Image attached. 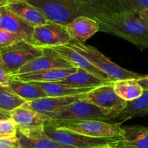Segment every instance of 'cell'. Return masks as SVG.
Listing matches in <instances>:
<instances>
[{
    "label": "cell",
    "instance_id": "cell-1",
    "mask_svg": "<svg viewBox=\"0 0 148 148\" xmlns=\"http://www.w3.org/2000/svg\"><path fill=\"white\" fill-rule=\"evenodd\" d=\"M37 8L48 21L67 25L80 16L95 19L113 13L102 0H24Z\"/></svg>",
    "mask_w": 148,
    "mask_h": 148
},
{
    "label": "cell",
    "instance_id": "cell-2",
    "mask_svg": "<svg viewBox=\"0 0 148 148\" xmlns=\"http://www.w3.org/2000/svg\"><path fill=\"white\" fill-rule=\"evenodd\" d=\"M100 31L123 38L140 51L148 49V27L138 17L137 13L113 12L94 19Z\"/></svg>",
    "mask_w": 148,
    "mask_h": 148
},
{
    "label": "cell",
    "instance_id": "cell-3",
    "mask_svg": "<svg viewBox=\"0 0 148 148\" xmlns=\"http://www.w3.org/2000/svg\"><path fill=\"white\" fill-rule=\"evenodd\" d=\"M120 113L100 108L90 103L80 99L67 106L59 112L44 116L46 121L53 122H76V121L97 120H114Z\"/></svg>",
    "mask_w": 148,
    "mask_h": 148
},
{
    "label": "cell",
    "instance_id": "cell-4",
    "mask_svg": "<svg viewBox=\"0 0 148 148\" xmlns=\"http://www.w3.org/2000/svg\"><path fill=\"white\" fill-rule=\"evenodd\" d=\"M68 46L84 56L93 66L107 75L113 82L126 79H139L145 76L120 67L98 49L89 45L71 41Z\"/></svg>",
    "mask_w": 148,
    "mask_h": 148
},
{
    "label": "cell",
    "instance_id": "cell-5",
    "mask_svg": "<svg viewBox=\"0 0 148 148\" xmlns=\"http://www.w3.org/2000/svg\"><path fill=\"white\" fill-rule=\"evenodd\" d=\"M45 134L61 145L72 148H97L104 146H117L120 138H95L82 135L68 130H59L51 121H46Z\"/></svg>",
    "mask_w": 148,
    "mask_h": 148
},
{
    "label": "cell",
    "instance_id": "cell-6",
    "mask_svg": "<svg viewBox=\"0 0 148 148\" xmlns=\"http://www.w3.org/2000/svg\"><path fill=\"white\" fill-rule=\"evenodd\" d=\"M51 122L59 130H68L95 138H120L123 133L120 124L104 121L89 120L76 122Z\"/></svg>",
    "mask_w": 148,
    "mask_h": 148
},
{
    "label": "cell",
    "instance_id": "cell-7",
    "mask_svg": "<svg viewBox=\"0 0 148 148\" xmlns=\"http://www.w3.org/2000/svg\"><path fill=\"white\" fill-rule=\"evenodd\" d=\"M43 53L44 48L23 40L0 50V57L7 70L12 76L26 64Z\"/></svg>",
    "mask_w": 148,
    "mask_h": 148
},
{
    "label": "cell",
    "instance_id": "cell-8",
    "mask_svg": "<svg viewBox=\"0 0 148 148\" xmlns=\"http://www.w3.org/2000/svg\"><path fill=\"white\" fill-rule=\"evenodd\" d=\"M10 119L15 124L17 133L25 137H33L44 133V116L23 104L10 111Z\"/></svg>",
    "mask_w": 148,
    "mask_h": 148
},
{
    "label": "cell",
    "instance_id": "cell-9",
    "mask_svg": "<svg viewBox=\"0 0 148 148\" xmlns=\"http://www.w3.org/2000/svg\"><path fill=\"white\" fill-rule=\"evenodd\" d=\"M72 40L65 26L49 22L34 27L31 43L41 48H54L68 45Z\"/></svg>",
    "mask_w": 148,
    "mask_h": 148
},
{
    "label": "cell",
    "instance_id": "cell-10",
    "mask_svg": "<svg viewBox=\"0 0 148 148\" xmlns=\"http://www.w3.org/2000/svg\"><path fill=\"white\" fill-rule=\"evenodd\" d=\"M113 83V82L93 88L84 95L82 100L100 108L120 113L126 106L127 102L116 95Z\"/></svg>",
    "mask_w": 148,
    "mask_h": 148
},
{
    "label": "cell",
    "instance_id": "cell-11",
    "mask_svg": "<svg viewBox=\"0 0 148 148\" xmlns=\"http://www.w3.org/2000/svg\"><path fill=\"white\" fill-rule=\"evenodd\" d=\"M71 67L75 66L62 58L52 48H44V53L42 56L28 62L13 75L40 72L47 69H66Z\"/></svg>",
    "mask_w": 148,
    "mask_h": 148
},
{
    "label": "cell",
    "instance_id": "cell-12",
    "mask_svg": "<svg viewBox=\"0 0 148 148\" xmlns=\"http://www.w3.org/2000/svg\"><path fill=\"white\" fill-rule=\"evenodd\" d=\"M85 94L65 97H46L28 101L24 103V106L44 116H47L54 113L59 112L73 103L82 99Z\"/></svg>",
    "mask_w": 148,
    "mask_h": 148
},
{
    "label": "cell",
    "instance_id": "cell-13",
    "mask_svg": "<svg viewBox=\"0 0 148 148\" xmlns=\"http://www.w3.org/2000/svg\"><path fill=\"white\" fill-rule=\"evenodd\" d=\"M0 27L18 35L23 40L31 43L34 27L7 7H0Z\"/></svg>",
    "mask_w": 148,
    "mask_h": 148
},
{
    "label": "cell",
    "instance_id": "cell-14",
    "mask_svg": "<svg viewBox=\"0 0 148 148\" xmlns=\"http://www.w3.org/2000/svg\"><path fill=\"white\" fill-rule=\"evenodd\" d=\"M72 40L84 43L86 40L100 31V26L96 20L86 16H80L65 25Z\"/></svg>",
    "mask_w": 148,
    "mask_h": 148
},
{
    "label": "cell",
    "instance_id": "cell-15",
    "mask_svg": "<svg viewBox=\"0 0 148 148\" xmlns=\"http://www.w3.org/2000/svg\"><path fill=\"white\" fill-rule=\"evenodd\" d=\"M52 49L75 67L83 69L106 82H113V81L107 75L93 66L84 56L71 49L68 45L57 46Z\"/></svg>",
    "mask_w": 148,
    "mask_h": 148
},
{
    "label": "cell",
    "instance_id": "cell-16",
    "mask_svg": "<svg viewBox=\"0 0 148 148\" xmlns=\"http://www.w3.org/2000/svg\"><path fill=\"white\" fill-rule=\"evenodd\" d=\"M76 67L66 69H52L40 72H30L23 75H13L12 78L24 82H59L76 72Z\"/></svg>",
    "mask_w": 148,
    "mask_h": 148
},
{
    "label": "cell",
    "instance_id": "cell-17",
    "mask_svg": "<svg viewBox=\"0 0 148 148\" xmlns=\"http://www.w3.org/2000/svg\"><path fill=\"white\" fill-rule=\"evenodd\" d=\"M116 147L118 148H148V127L125 126Z\"/></svg>",
    "mask_w": 148,
    "mask_h": 148
},
{
    "label": "cell",
    "instance_id": "cell-18",
    "mask_svg": "<svg viewBox=\"0 0 148 148\" xmlns=\"http://www.w3.org/2000/svg\"><path fill=\"white\" fill-rule=\"evenodd\" d=\"M7 7L33 27L49 23L47 19L37 8L24 0H17L7 6Z\"/></svg>",
    "mask_w": 148,
    "mask_h": 148
},
{
    "label": "cell",
    "instance_id": "cell-19",
    "mask_svg": "<svg viewBox=\"0 0 148 148\" xmlns=\"http://www.w3.org/2000/svg\"><path fill=\"white\" fill-rule=\"evenodd\" d=\"M148 116V90H144L139 98L127 102L126 106L114 120L118 124L136 117Z\"/></svg>",
    "mask_w": 148,
    "mask_h": 148
},
{
    "label": "cell",
    "instance_id": "cell-20",
    "mask_svg": "<svg viewBox=\"0 0 148 148\" xmlns=\"http://www.w3.org/2000/svg\"><path fill=\"white\" fill-rule=\"evenodd\" d=\"M57 82L78 88H94L104 84L110 83L78 68L76 72Z\"/></svg>",
    "mask_w": 148,
    "mask_h": 148
},
{
    "label": "cell",
    "instance_id": "cell-21",
    "mask_svg": "<svg viewBox=\"0 0 148 148\" xmlns=\"http://www.w3.org/2000/svg\"><path fill=\"white\" fill-rule=\"evenodd\" d=\"M15 95L28 101L46 98L47 95L33 82H24L12 78L7 85Z\"/></svg>",
    "mask_w": 148,
    "mask_h": 148
},
{
    "label": "cell",
    "instance_id": "cell-22",
    "mask_svg": "<svg viewBox=\"0 0 148 148\" xmlns=\"http://www.w3.org/2000/svg\"><path fill=\"white\" fill-rule=\"evenodd\" d=\"M39 86L48 97H65L81 95L89 92L93 88H78L57 82H33Z\"/></svg>",
    "mask_w": 148,
    "mask_h": 148
},
{
    "label": "cell",
    "instance_id": "cell-23",
    "mask_svg": "<svg viewBox=\"0 0 148 148\" xmlns=\"http://www.w3.org/2000/svg\"><path fill=\"white\" fill-rule=\"evenodd\" d=\"M113 89L116 95L126 102L139 98L144 92L137 79H126L114 81Z\"/></svg>",
    "mask_w": 148,
    "mask_h": 148
},
{
    "label": "cell",
    "instance_id": "cell-24",
    "mask_svg": "<svg viewBox=\"0 0 148 148\" xmlns=\"http://www.w3.org/2000/svg\"><path fill=\"white\" fill-rule=\"evenodd\" d=\"M17 138L20 148H72L52 140L45 134V132L33 137H25L17 133Z\"/></svg>",
    "mask_w": 148,
    "mask_h": 148
},
{
    "label": "cell",
    "instance_id": "cell-25",
    "mask_svg": "<svg viewBox=\"0 0 148 148\" xmlns=\"http://www.w3.org/2000/svg\"><path fill=\"white\" fill-rule=\"evenodd\" d=\"M113 12L138 13L148 9V0H102Z\"/></svg>",
    "mask_w": 148,
    "mask_h": 148
},
{
    "label": "cell",
    "instance_id": "cell-26",
    "mask_svg": "<svg viewBox=\"0 0 148 148\" xmlns=\"http://www.w3.org/2000/svg\"><path fill=\"white\" fill-rule=\"evenodd\" d=\"M26 102L15 95L7 86H0V108L11 111Z\"/></svg>",
    "mask_w": 148,
    "mask_h": 148
},
{
    "label": "cell",
    "instance_id": "cell-27",
    "mask_svg": "<svg viewBox=\"0 0 148 148\" xmlns=\"http://www.w3.org/2000/svg\"><path fill=\"white\" fill-rule=\"evenodd\" d=\"M17 128L11 119L0 120V139L17 137Z\"/></svg>",
    "mask_w": 148,
    "mask_h": 148
},
{
    "label": "cell",
    "instance_id": "cell-28",
    "mask_svg": "<svg viewBox=\"0 0 148 148\" xmlns=\"http://www.w3.org/2000/svg\"><path fill=\"white\" fill-rule=\"evenodd\" d=\"M23 40L20 36L0 27V50Z\"/></svg>",
    "mask_w": 148,
    "mask_h": 148
},
{
    "label": "cell",
    "instance_id": "cell-29",
    "mask_svg": "<svg viewBox=\"0 0 148 148\" xmlns=\"http://www.w3.org/2000/svg\"><path fill=\"white\" fill-rule=\"evenodd\" d=\"M12 79V75L4 66L0 57V86H7Z\"/></svg>",
    "mask_w": 148,
    "mask_h": 148
},
{
    "label": "cell",
    "instance_id": "cell-30",
    "mask_svg": "<svg viewBox=\"0 0 148 148\" xmlns=\"http://www.w3.org/2000/svg\"><path fill=\"white\" fill-rule=\"evenodd\" d=\"M0 148H20L17 137L14 138L0 139Z\"/></svg>",
    "mask_w": 148,
    "mask_h": 148
},
{
    "label": "cell",
    "instance_id": "cell-31",
    "mask_svg": "<svg viewBox=\"0 0 148 148\" xmlns=\"http://www.w3.org/2000/svg\"><path fill=\"white\" fill-rule=\"evenodd\" d=\"M137 14L142 23L148 27V9H145V10L139 12Z\"/></svg>",
    "mask_w": 148,
    "mask_h": 148
},
{
    "label": "cell",
    "instance_id": "cell-32",
    "mask_svg": "<svg viewBox=\"0 0 148 148\" xmlns=\"http://www.w3.org/2000/svg\"><path fill=\"white\" fill-rule=\"evenodd\" d=\"M137 81L144 90H148V76L145 75L143 77L137 79Z\"/></svg>",
    "mask_w": 148,
    "mask_h": 148
},
{
    "label": "cell",
    "instance_id": "cell-33",
    "mask_svg": "<svg viewBox=\"0 0 148 148\" xmlns=\"http://www.w3.org/2000/svg\"><path fill=\"white\" fill-rule=\"evenodd\" d=\"M8 119H10V111L0 108V120Z\"/></svg>",
    "mask_w": 148,
    "mask_h": 148
},
{
    "label": "cell",
    "instance_id": "cell-34",
    "mask_svg": "<svg viewBox=\"0 0 148 148\" xmlns=\"http://www.w3.org/2000/svg\"><path fill=\"white\" fill-rule=\"evenodd\" d=\"M17 0H0V7H7Z\"/></svg>",
    "mask_w": 148,
    "mask_h": 148
},
{
    "label": "cell",
    "instance_id": "cell-35",
    "mask_svg": "<svg viewBox=\"0 0 148 148\" xmlns=\"http://www.w3.org/2000/svg\"><path fill=\"white\" fill-rule=\"evenodd\" d=\"M147 76H148V74H147Z\"/></svg>",
    "mask_w": 148,
    "mask_h": 148
}]
</instances>
